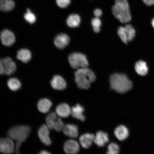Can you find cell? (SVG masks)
Returning a JSON list of instances; mask_svg holds the SVG:
<instances>
[{
    "instance_id": "15",
    "label": "cell",
    "mask_w": 154,
    "mask_h": 154,
    "mask_svg": "<svg viewBox=\"0 0 154 154\" xmlns=\"http://www.w3.org/2000/svg\"><path fill=\"white\" fill-rule=\"evenodd\" d=\"M109 141L108 135L103 131L98 132L95 136L94 142L100 147H103Z\"/></svg>"
},
{
    "instance_id": "30",
    "label": "cell",
    "mask_w": 154,
    "mask_h": 154,
    "mask_svg": "<svg viewBox=\"0 0 154 154\" xmlns=\"http://www.w3.org/2000/svg\"><path fill=\"white\" fill-rule=\"evenodd\" d=\"M64 126V123L60 117H57V120H56L54 124L53 129L56 131L60 132L61 131H63Z\"/></svg>"
},
{
    "instance_id": "13",
    "label": "cell",
    "mask_w": 154,
    "mask_h": 154,
    "mask_svg": "<svg viewBox=\"0 0 154 154\" xmlns=\"http://www.w3.org/2000/svg\"><path fill=\"white\" fill-rule=\"evenodd\" d=\"M51 83L52 87L57 90H63L66 87V82L64 79L58 75L54 76Z\"/></svg>"
},
{
    "instance_id": "11",
    "label": "cell",
    "mask_w": 154,
    "mask_h": 154,
    "mask_svg": "<svg viewBox=\"0 0 154 154\" xmlns=\"http://www.w3.org/2000/svg\"><path fill=\"white\" fill-rule=\"evenodd\" d=\"M4 70L5 74L11 75L16 70V65L13 60L10 57L2 59Z\"/></svg>"
},
{
    "instance_id": "16",
    "label": "cell",
    "mask_w": 154,
    "mask_h": 154,
    "mask_svg": "<svg viewBox=\"0 0 154 154\" xmlns=\"http://www.w3.org/2000/svg\"><path fill=\"white\" fill-rule=\"evenodd\" d=\"M52 106V103L50 100L47 98H43L39 100L37 103L38 111L43 113H47L50 111Z\"/></svg>"
},
{
    "instance_id": "7",
    "label": "cell",
    "mask_w": 154,
    "mask_h": 154,
    "mask_svg": "<svg viewBox=\"0 0 154 154\" xmlns=\"http://www.w3.org/2000/svg\"><path fill=\"white\" fill-rule=\"evenodd\" d=\"M15 151V146L10 138H0V153L3 154H12Z\"/></svg>"
},
{
    "instance_id": "14",
    "label": "cell",
    "mask_w": 154,
    "mask_h": 154,
    "mask_svg": "<svg viewBox=\"0 0 154 154\" xmlns=\"http://www.w3.org/2000/svg\"><path fill=\"white\" fill-rule=\"evenodd\" d=\"M63 133L71 138H76L79 135V130L76 125L68 124L65 125L63 130Z\"/></svg>"
},
{
    "instance_id": "18",
    "label": "cell",
    "mask_w": 154,
    "mask_h": 154,
    "mask_svg": "<svg viewBox=\"0 0 154 154\" xmlns=\"http://www.w3.org/2000/svg\"><path fill=\"white\" fill-rule=\"evenodd\" d=\"M71 109L69 106L65 103L58 105L56 108V113L59 117L66 118L71 114Z\"/></svg>"
},
{
    "instance_id": "17",
    "label": "cell",
    "mask_w": 154,
    "mask_h": 154,
    "mask_svg": "<svg viewBox=\"0 0 154 154\" xmlns=\"http://www.w3.org/2000/svg\"><path fill=\"white\" fill-rule=\"evenodd\" d=\"M94 134H85L81 136L79 138L80 143L84 149H88L91 146L95 139Z\"/></svg>"
},
{
    "instance_id": "23",
    "label": "cell",
    "mask_w": 154,
    "mask_h": 154,
    "mask_svg": "<svg viewBox=\"0 0 154 154\" xmlns=\"http://www.w3.org/2000/svg\"><path fill=\"white\" fill-rule=\"evenodd\" d=\"M135 69L136 72L140 76L146 75L149 71L147 63L143 61H139L136 63Z\"/></svg>"
},
{
    "instance_id": "33",
    "label": "cell",
    "mask_w": 154,
    "mask_h": 154,
    "mask_svg": "<svg viewBox=\"0 0 154 154\" xmlns=\"http://www.w3.org/2000/svg\"><path fill=\"white\" fill-rule=\"evenodd\" d=\"M145 5L149 6L154 5V0H142Z\"/></svg>"
},
{
    "instance_id": "10",
    "label": "cell",
    "mask_w": 154,
    "mask_h": 154,
    "mask_svg": "<svg viewBox=\"0 0 154 154\" xmlns=\"http://www.w3.org/2000/svg\"><path fill=\"white\" fill-rule=\"evenodd\" d=\"M63 149L67 154H77L79 151V145L74 140H67L65 142Z\"/></svg>"
},
{
    "instance_id": "25",
    "label": "cell",
    "mask_w": 154,
    "mask_h": 154,
    "mask_svg": "<svg viewBox=\"0 0 154 154\" xmlns=\"http://www.w3.org/2000/svg\"><path fill=\"white\" fill-rule=\"evenodd\" d=\"M57 115L56 113L53 112L48 114L46 117V125L50 130L53 129L54 124L57 118Z\"/></svg>"
},
{
    "instance_id": "6",
    "label": "cell",
    "mask_w": 154,
    "mask_h": 154,
    "mask_svg": "<svg viewBox=\"0 0 154 154\" xmlns=\"http://www.w3.org/2000/svg\"><path fill=\"white\" fill-rule=\"evenodd\" d=\"M117 33L121 40L125 44L134 39L136 35V31L130 24H127L124 26L119 27Z\"/></svg>"
},
{
    "instance_id": "19",
    "label": "cell",
    "mask_w": 154,
    "mask_h": 154,
    "mask_svg": "<svg viewBox=\"0 0 154 154\" xmlns=\"http://www.w3.org/2000/svg\"><path fill=\"white\" fill-rule=\"evenodd\" d=\"M84 109L80 104L76 105L71 109V115L72 116L78 120L82 121L85 120V117L83 114Z\"/></svg>"
},
{
    "instance_id": "1",
    "label": "cell",
    "mask_w": 154,
    "mask_h": 154,
    "mask_svg": "<svg viewBox=\"0 0 154 154\" xmlns=\"http://www.w3.org/2000/svg\"><path fill=\"white\" fill-rule=\"evenodd\" d=\"M112 89L123 94L129 91L132 87V83L126 75L124 74L116 73L111 75L109 78Z\"/></svg>"
},
{
    "instance_id": "26",
    "label": "cell",
    "mask_w": 154,
    "mask_h": 154,
    "mask_svg": "<svg viewBox=\"0 0 154 154\" xmlns=\"http://www.w3.org/2000/svg\"><path fill=\"white\" fill-rule=\"evenodd\" d=\"M7 85L10 89L13 91H16L20 89L21 86L20 82L15 78L9 79L8 81Z\"/></svg>"
},
{
    "instance_id": "4",
    "label": "cell",
    "mask_w": 154,
    "mask_h": 154,
    "mask_svg": "<svg viewBox=\"0 0 154 154\" xmlns=\"http://www.w3.org/2000/svg\"><path fill=\"white\" fill-rule=\"evenodd\" d=\"M31 131V128L27 125H16L11 127L8 132V137L17 143L22 144L28 137Z\"/></svg>"
},
{
    "instance_id": "21",
    "label": "cell",
    "mask_w": 154,
    "mask_h": 154,
    "mask_svg": "<svg viewBox=\"0 0 154 154\" xmlns=\"http://www.w3.org/2000/svg\"><path fill=\"white\" fill-rule=\"evenodd\" d=\"M32 58V54L29 50L22 49L17 52V58L24 63H27Z\"/></svg>"
},
{
    "instance_id": "27",
    "label": "cell",
    "mask_w": 154,
    "mask_h": 154,
    "mask_svg": "<svg viewBox=\"0 0 154 154\" xmlns=\"http://www.w3.org/2000/svg\"><path fill=\"white\" fill-rule=\"evenodd\" d=\"M24 18L27 22L30 24L34 23L36 20L35 15L32 13L29 9L26 10V12L24 15Z\"/></svg>"
},
{
    "instance_id": "36",
    "label": "cell",
    "mask_w": 154,
    "mask_h": 154,
    "mask_svg": "<svg viewBox=\"0 0 154 154\" xmlns=\"http://www.w3.org/2000/svg\"><path fill=\"white\" fill-rule=\"evenodd\" d=\"M151 24L152 25V26L153 27V28H154V18L152 19V22H151Z\"/></svg>"
},
{
    "instance_id": "9",
    "label": "cell",
    "mask_w": 154,
    "mask_h": 154,
    "mask_svg": "<svg viewBox=\"0 0 154 154\" xmlns=\"http://www.w3.org/2000/svg\"><path fill=\"white\" fill-rule=\"evenodd\" d=\"M0 38L3 45L9 47L14 44L15 42V36L12 32L8 29L2 31L0 34Z\"/></svg>"
},
{
    "instance_id": "32",
    "label": "cell",
    "mask_w": 154,
    "mask_h": 154,
    "mask_svg": "<svg viewBox=\"0 0 154 154\" xmlns=\"http://www.w3.org/2000/svg\"><path fill=\"white\" fill-rule=\"evenodd\" d=\"M94 13L96 17L99 18L103 14V11L101 9L96 8L94 10Z\"/></svg>"
},
{
    "instance_id": "12",
    "label": "cell",
    "mask_w": 154,
    "mask_h": 154,
    "mask_svg": "<svg viewBox=\"0 0 154 154\" xmlns=\"http://www.w3.org/2000/svg\"><path fill=\"white\" fill-rule=\"evenodd\" d=\"M70 39L68 35L65 33L58 34L56 36L54 43L57 48L60 49H63L68 45Z\"/></svg>"
},
{
    "instance_id": "29",
    "label": "cell",
    "mask_w": 154,
    "mask_h": 154,
    "mask_svg": "<svg viewBox=\"0 0 154 154\" xmlns=\"http://www.w3.org/2000/svg\"><path fill=\"white\" fill-rule=\"evenodd\" d=\"M91 24L93 30L96 33H98L100 30L101 26V21L99 18L95 17L92 19Z\"/></svg>"
},
{
    "instance_id": "34",
    "label": "cell",
    "mask_w": 154,
    "mask_h": 154,
    "mask_svg": "<svg viewBox=\"0 0 154 154\" xmlns=\"http://www.w3.org/2000/svg\"><path fill=\"white\" fill-rule=\"evenodd\" d=\"M5 74L4 70L2 59H0V75Z\"/></svg>"
},
{
    "instance_id": "8",
    "label": "cell",
    "mask_w": 154,
    "mask_h": 154,
    "mask_svg": "<svg viewBox=\"0 0 154 154\" xmlns=\"http://www.w3.org/2000/svg\"><path fill=\"white\" fill-rule=\"evenodd\" d=\"M50 129L46 125H43L38 130V135L41 142L45 145L50 146L52 142L50 137Z\"/></svg>"
},
{
    "instance_id": "20",
    "label": "cell",
    "mask_w": 154,
    "mask_h": 154,
    "mask_svg": "<svg viewBox=\"0 0 154 154\" xmlns=\"http://www.w3.org/2000/svg\"><path fill=\"white\" fill-rule=\"evenodd\" d=\"M114 134L119 140H124L128 137L129 131L126 126L124 125H120L116 128Z\"/></svg>"
},
{
    "instance_id": "24",
    "label": "cell",
    "mask_w": 154,
    "mask_h": 154,
    "mask_svg": "<svg viewBox=\"0 0 154 154\" xmlns=\"http://www.w3.org/2000/svg\"><path fill=\"white\" fill-rule=\"evenodd\" d=\"M15 3L13 0H0V10L8 12L14 9Z\"/></svg>"
},
{
    "instance_id": "3",
    "label": "cell",
    "mask_w": 154,
    "mask_h": 154,
    "mask_svg": "<svg viewBox=\"0 0 154 154\" xmlns=\"http://www.w3.org/2000/svg\"><path fill=\"white\" fill-rule=\"evenodd\" d=\"M75 80L77 85L83 89L89 88L90 84L96 79L94 73L87 67L77 69L75 73Z\"/></svg>"
},
{
    "instance_id": "31",
    "label": "cell",
    "mask_w": 154,
    "mask_h": 154,
    "mask_svg": "<svg viewBox=\"0 0 154 154\" xmlns=\"http://www.w3.org/2000/svg\"><path fill=\"white\" fill-rule=\"evenodd\" d=\"M56 3L59 7L65 8L70 5L71 0H56Z\"/></svg>"
},
{
    "instance_id": "35",
    "label": "cell",
    "mask_w": 154,
    "mask_h": 154,
    "mask_svg": "<svg viewBox=\"0 0 154 154\" xmlns=\"http://www.w3.org/2000/svg\"><path fill=\"white\" fill-rule=\"evenodd\" d=\"M38 154H51L49 152L46 151H42L40 152Z\"/></svg>"
},
{
    "instance_id": "2",
    "label": "cell",
    "mask_w": 154,
    "mask_h": 154,
    "mask_svg": "<svg viewBox=\"0 0 154 154\" xmlns=\"http://www.w3.org/2000/svg\"><path fill=\"white\" fill-rule=\"evenodd\" d=\"M112 11L115 18L121 23H128L131 20L129 5L127 0H116Z\"/></svg>"
},
{
    "instance_id": "22",
    "label": "cell",
    "mask_w": 154,
    "mask_h": 154,
    "mask_svg": "<svg viewBox=\"0 0 154 154\" xmlns=\"http://www.w3.org/2000/svg\"><path fill=\"white\" fill-rule=\"evenodd\" d=\"M66 22L67 26L70 28L78 27L80 24V17L78 14H71L67 18Z\"/></svg>"
},
{
    "instance_id": "28",
    "label": "cell",
    "mask_w": 154,
    "mask_h": 154,
    "mask_svg": "<svg viewBox=\"0 0 154 154\" xmlns=\"http://www.w3.org/2000/svg\"><path fill=\"white\" fill-rule=\"evenodd\" d=\"M107 149L106 154H118L120 147L117 143L113 142L109 144Z\"/></svg>"
},
{
    "instance_id": "5",
    "label": "cell",
    "mask_w": 154,
    "mask_h": 154,
    "mask_svg": "<svg viewBox=\"0 0 154 154\" xmlns=\"http://www.w3.org/2000/svg\"><path fill=\"white\" fill-rule=\"evenodd\" d=\"M68 61L71 67L74 69L85 68L88 65L86 55L81 53L71 54L69 56Z\"/></svg>"
}]
</instances>
